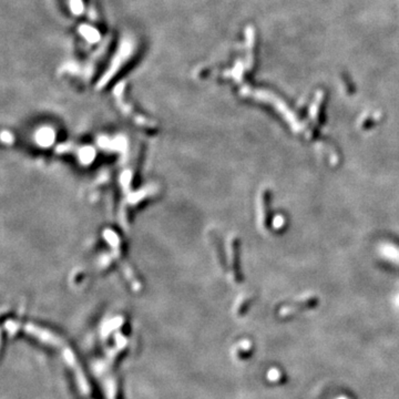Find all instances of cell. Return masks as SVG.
I'll use <instances>...</instances> for the list:
<instances>
[{
    "label": "cell",
    "mask_w": 399,
    "mask_h": 399,
    "mask_svg": "<svg viewBox=\"0 0 399 399\" xmlns=\"http://www.w3.org/2000/svg\"><path fill=\"white\" fill-rule=\"evenodd\" d=\"M130 52H131L130 44H129V43H124V46L121 47L119 55L115 57V60L114 61V63H112L111 68H110V69H109V72H108V74H107L106 76H103V79L101 80V83H106V82L108 81L107 79H110L111 76L114 75V72H116V70L119 69L120 66H121V63L123 62V60H126V57H127V56H128L129 54H130Z\"/></svg>",
    "instance_id": "cell-1"
}]
</instances>
